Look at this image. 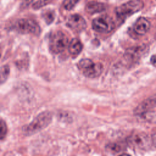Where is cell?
Listing matches in <instances>:
<instances>
[{
	"label": "cell",
	"mask_w": 156,
	"mask_h": 156,
	"mask_svg": "<svg viewBox=\"0 0 156 156\" xmlns=\"http://www.w3.org/2000/svg\"><path fill=\"white\" fill-rule=\"evenodd\" d=\"M52 114L49 112L40 113L28 125L24 127L23 132L26 135H33L46 127L51 122Z\"/></svg>",
	"instance_id": "cell-1"
},
{
	"label": "cell",
	"mask_w": 156,
	"mask_h": 156,
	"mask_svg": "<svg viewBox=\"0 0 156 156\" xmlns=\"http://www.w3.org/2000/svg\"><path fill=\"white\" fill-rule=\"evenodd\" d=\"M79 69L88 78L98 77L102 72L103 66L100 63H94L89 58H83L77 63Z\"/></svg>",
	"instance_id": "cell-2"
},
{
	"label": "cell",
	"mask_w": 156,
	"mask_h": 156,
	"mask_svg": "<svg viewBox=\"0 0 156 156\" xmlns=\"http://www.w3.org/2000/svg\"><path fill=\"white\" fill-rule=\"evenodd\" d=\"M144 7V3L141 0H132L122 4L115 10L116 16L120 19H125L138 12Z\"/></svg>",
	"instance_id": "cell-3"
},
{
	"label": "cell",
	"mask_w": 156,
	"mask_h": 156,
	"mask_svg": "<svg viewBox=\"0 0 156 156\" xmlns=\"http://www.w3.org/2000/svg\"><path fill=\"white\" fill-rule=\"evenodd\" d=\"M68 37L61 31H57L52 34L49 38V46L51 51L54 54L62 52L68 46Z\"/></svg>",
	"instance_id": "cell-4"
},
{
	"label": "cell",
	"mask_w": 156,
	"mask_h": 156,
	"mask_svg": "<svg viewBox=\"0 0 156 156\" xmlns=\"http://www.w3.org/2000/svg\"><path fill=\"white\" fill-rule=\"evenodd\" d=\"M14 28L16 30L22 34L39 35L41 32L39 25L35 21L26 18L18 20L15 24Z\"/></svg>",
	"instance_id": "cell-5"
},
{
	"label": "cell",
	"mask_w": 156,
	"mask_h": 156,
	"mask_svg": "<svg viewBox=\"0 0 156 156\" xmlns=\"http://www.w3.org/2000/svg\"><path fill=\"white\" fill-rule=\"evenodd\" d=\"M115 27L112 19L107 15H102L94 18L92 21V28L96 32L107 33L111 32Z\"/></svg>",
	"instance_id": "cell-6"
},
{
	"label": "cell",
	"mask_w": 156,
	"mask_h": 156,
	"mask_svg": "<svg viewBox=\"0 0 156 156\" xmlns=\"http://www.w3.org/2000/svg\"><path fill=\"white\" fill-rule=\"evenodd\" d=\"M149 51V47L146 44L137 45L128 48L124 53L125 60L130 62H135L144 56Z\"/></svg>",
	"instance_id": "cell-7"
},
{
	"label": "cell",
	"mask_w": 156,
	"mask_h": 156,
	"mask_svg": "<svg viewBox=\"0 0 156 156\" xmlns=\"http://www.w3.org/2000/svg\"><path fill=\"white\" fill-rule=\"evenodd\" d=\"M128 144L132 148L146 149L150 146L148 136L143 133H134L127 138Z\"/></svg>",
	"instance_id": "cell-8"
},
{
	"label": "cell",
	"mask_w": 156,
	"mask_h": 156,
	"mask_svg": "<svg viewBox=\"0 0 156 156\" xmlns=\"http://www.w3.org/2000/svg\"><path fill=\"white\" fill-rule=\"evenodd\" d=\"M66 25L76 32H80L87 27V23L85 19L78 14H73L68 18Z\"/></svg>",
	"instance_id": "cell-9"
},
{
	"label": "cell",
	"mask_w": 156,
	"mask_h": 156,
	"mask_svg": "<svg viewBox=\"0 0 156 156\" xmlns=\"http://www.w3.org/2000/svg\"><path fill=\"white\" fill-rule=\"evenodd\" d=\"M156 107V94L150 96L141 102L135 108L134 112L136 115L145 113Z\"/></svg>",
	"instance_id": "cell-10"
},
{
	"label": "cell",
	"mask_w": 156,
	"mask_h": 156,
	"mask_svg": "<svg viewBox=\"0 0 156 156\" xmlns=\"http://www.w3.org/2000/svg\"><path fill=\"white\" fill-rule=\"evenodd\" d=\"M150 26V23L146 18L140 17L134 23L133 29L137 35H143L149 30Z\"/></svg>",
	"instance_id": "cell-11"
},
{
	"label": "cell",
	"mask_w": 156,
	"mask_h": 156,
	"mask_svg": "<svg viewBox=\"0 0 156 156\" xmlns=\"http://www.w3.org/2000/svg\"><path fill=\"white\" fill-rule=\"evenodd\" d=\"M106 7L104 4L94 1L89 2L85 5V10L90 14H94L102 12L104 11Z\"/></svg>",
	"instance_id": "cell-12"
},
{
	"label": "cell",
	"mask_w": 156,
	"mask_h": 156,
	"mask_svg": "<svg viewBox=\"0 0 156 156\" xmlns=\"http://www.w3.org/2000/svg\"><path fill=\"white\" fill-rule=\"evenodd\" d=\"M68 51L69 54L74 56L78 55L82 50L83 45L81 41L77 38H73L69 43Z\"/></svg>",
	"instance_id": "cell-13"
},
{
	"label": "cell",
	"mask_w": 156,
	"mask_h": 156,
	"mask_svg": "<svg viewBox=\"0 0 156 156\" xmlns=\"http://www.w3.org/2000/svg\"><path fill=\"white\" fill-rule=\"evenodd\" d=\"M106 148L108 152L115 154L121 152L124 149V146L118 143H111L107 146Z\"/></svg>",
	"instance_id": "cell-14"
},
{
	"label": "cell",
	"mask_w": 156,
	"mask_h": 156,
	"mask_svg": "<svg viewBox=\"0 0 156 156\" xmlns=\"http://www.w3.org/2000/svg\"><path fill=\"white\" fill-rule=\"evenodd\" d=\"M10 68L9 65H4L0 67V83H4L9 77Z\"/></svg>",
	"instance_id": "cell-15"
},
{
	"label": "cell",
	"mask_w": 156,
	"mask_h": 156,
	"mask_svg": "<svg viewBox=\"0 0 156 156\" xmlns=\"http://www.w3.org/2000/svg\"><path fill=\"white\" fill-rule=\"evenodd\" d=\"M42 16L44 18L46 23L49 24L51 23L53 21V20H54L55 15H54V12H52L51 10H46L43 12Z\"/></svg>",
	"instance_id": "cell-16"
},
{
	"label": "cell",
	"mask_w": 156,
	"mask_h": 156,
	"mask_svg": "<svg viewBox=\"0 0 156 156\" xmlns=\"http://www.w3.org/2000/svg\"><path fill=\"white\" fill-rule=\"evenodd\" d=\"M80 0H63V6L65 9L70 10L79 2Z\"/></svg>",
	"instance_id": "cell-17"
},
{
	"label": "cell",
	"mask_w": 156,
	"mask_h": 156,
	"mask_svg": "<svg viewBox=\"0 0 156 156\" xmlns=\"http://www.w3.org/2000/svg\"><path fill=\"white\" fill-rule=\"evenodd\" d=\"M7 133V127L5 122L0 119V140L4 139Z\"/></svg>",
	"instance_id": "cell-18"
},
{
	"label": "cell",
	"mask_w": 156,
	"mask_h": 156,
	"mask_svg": "<svg viewBox=\"0 0 156 156\" xmlns=\"http://www.w3.org/2000/svg\"><path fill=\"white\" fill-rule=\"evenodd\" d=\"M52 0H38L32 4V7L34 9H39L41 7L47 5Z\"/></svg>",
	"instance_id": "cell-19"
},
{
	"label": "cell",
	"mask_w": 156,
	"mask_h": 156,
	"mask_svg": "<svg viewBox=\"0 0 156 156\" xmlns=\"http://www.w3.org/2000/svg\"><path fill=\"white\" fill-rule=\"evenodd\" d=\"M35 0H23V6H28L32 2H33Z\"/></svg>",
	"instance_id": "cell-20"
},
{
	"label": "cell",
	"mask_w": 156,
	"mask_h": 156,
	"mask_svg": "<svg viewBox=\"0 0 156 156\" xmlns=\"http://www.w3.org/2000/svg\"><path fill=\"white\" fill-rule=\"evenodd\" d=\"M151 63H152V64L156 63V55H153V56L151 57Z\"/></svg>",
	"instance_id": "cell-21"
},
{
	"label": "cell",
	"mask_w": 156,
	"mask_h": 156,
	"mask_svg": "<svg viewBox=\"0 0 156 156\" xmlns=\"http://www.w3.org/2000/svg\"><path fill=\"white\" fill-rule=\"evenodd\" d=\"M0 57H1V54H0Z\"/></svg>",
	"instance_id": "cell-22"
}]
</instances>
